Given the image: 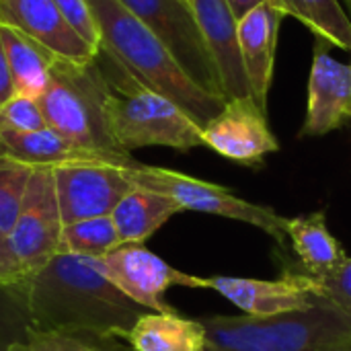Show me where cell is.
<instances>
[{
	"instance_id": "1",
	"label": "cell",
	"mask_w": 351,
	"mask_h": 351,
	"mask_svg": "<svg viewBox=\"0 0 351 351\" xmlns=\"http://www.w3.org/2000/svg\"><path fill=\"white\" fill-rule=\"evenodd\" d=\"M23 284L35 331H88L121 339L148 313L117 290L93 257L58 253Z\"/></svg>"
},
{
	"instance_id": "2",
	"label": "cell",
	"mask_w": 351,
	"mask_h": 351,
	"mask_svg": "<svg viewBox=\"0 0 351 351\" xmlns=\"http://www.w3.org/2000/svg\"><path fill=\"white\" fill-rule=\"evenodd\" d=\"M101 33V47L119 60L140 82L175 101L202 128L224 107V99L199 88L160 39L119 0H88Z\"/></svg>"
},
{
	"instance_id": "3",
	"label": "cell",
	"mask_w": 351,
	"mask_h": 351,
	"mask_svg": "<svg viewBox=\"0 0 351 351\" xmlns=\"http://www.w3.org/2000/svg\"><path fill=\"white\" fill-rule=\"evenodd\" d=\"M97 62L111 88L109 123L123 152L146 146L187 152L204 146V128L175 101L140 82L105 47H99Z\"/></svg>"
},
{
	"instance_id": "4",
	"label": "cell",
	"mask_w": 351,
	"mask_h": 351,
	"mask_svg": "<svg viewBox=\"0 0 351 351\" xmlns=\"http://www.w3.org/2000/svg\"><path fill=\"white\" fill-rule=\"evenodd\" d=\"M204 351H325L351 339V317L319 298L276 317H208Z\"/></svg>"
},
{
	"instance_id": "5",
	"label": "cell",
	"mask_w": 351,
	"mask_h": 351,
	"mask_svg": "<svg viewBox=\"0 0 351 351\" xmlns=\"http://www.w3.org/2000/svg\"><path fill=\"white\" fill-rule=\"evenodd\" d=\"M109 99L111 88L97 56L86 62L58 58L51 66L49 82L39 97V105L47 125L76 146L119 160L134 158L113 138Z\"/></svg>"
},
{
	"instance_id": "6",
	"label": "cell",
	"mask_w": 351,
	"mask_h": 351,
	"mask_svg": "<svg viewBox=\"0 0 351 351\" xmlns=\"http://www.w3.org/2000/svg\"><path fill=\"white\" fill-rule=\"evenodd\" d=\"M123 171L128 179L132 181V185L167 195L183 212L189 210V212L214 214V216H222L228 220L245 222L249 226H255L267 232L278 243H286L288 218L280 216L274 208L259 206V204L239 197L228 187H222L204 179H195L179 171L150 167L138 160L128 165Z\"/></svg>"
},
{
	"instance_id": "7",
	"label": "cell",
	"mask_w": 351,
	"mask_h": 351,
	"mask_svg": "<svg viewBox=\"0 0 351 351\" xmlns=\"http://www.w3.org/2000/svg\"><path fill=\"white\" fill-rule=\"evenodd\" d=\"M171 51L181 70L212 97L224 99L222 82L189 0H119Z\"/></svg>"
},
{
	"instance_id": "8",
	"label": "cell",
	"mask_w": 351,
	"mask_h": 351,
	"mask_svg": "<svg viewBox=\"0 0 351 351\" xmlns=\"http://www.w3.org/2000/svg\"><path fill=\"white\" fill-rule=\"evenodd\" d=\"M99 261L107 280L150 313H177L165 298L171 288L208 290V278L189 276L169 265L140 243H123Z\"/></svg>"
},
{
	"instance_id": "9",
	"label": "cell",
	"mask_w": 351,
	"mask_h": 351,
	"mask_svg": "<svg viewBox=\"0 0 351 351\" xmlns=\"http://www.w3.org/2000/svg\"><path fill=\"white\" fill-rule=\"evenodd\" d=\"M62 214L51 167H35L19 218L8 234L10 251L21 271L31 276L62 253Z\"/></svg>"
},
{
	"instance_id": "10",
	"label": "cell",
	"mask_w": 351,
	"mask_h": 351,
	"mask_svg": "<svg viewBox=\"0 0 351 351\" xmlns=\"http://www.w3.org/2000/svg\"><path fill=\"white\" fill-rule=\"evenodd\" d=\"M204 146L245 167H259L267 154L280 150L267 111L251 97L224 103L222 111L204 125Z\"/></svg>"
},
{
	"instance_id": "11",
	"label": "cell",
	"mask_w": 351,
	"mask_h": 351,
	"mask_svg": "<svg viewBox=\"0 0 351 351\" xmlns=\"http://www.w3.org/2000/svg\"><path fill=\"white\" fill-rule=\"evenodd\" d=\"M123 169L105 162L53 167L62 222L111 216L119 199L134 187Z\"/></svg>"
},
{
	"instance_id": "12",
	"label": "cell",
	"mask_w": 351,
	"mask_h": 351,
	"mask_svg": "<svg viewBox=\"0 0 351 351\" xmlns=\"http://www.w3.org/2000/svg\"><path fill=\"white\" fill-rule=\"evenodd\" d=\"M208 290L218 292L249 317H276L304 311L319 300L317 286L304 271H284L276 280L216 276L208 278Z\"/></svg>"
},
{
	"instance_id": "13",
	"label": "cell",
	"mask_w": 351,
	"mask_h": 351,
	"mask_svg": "<svg viewBox=\"0 0 351 351\" xmlns=\"http://www.w3.org/2000/svg\"><path fill=\"white\" fill-rule=\"evenodd\" d=\"M351 117V66L335 60L323 43L315 45L308 78V105L302 138H319Z\"/></svg>"
},
{
	"instance_id": "14",
	"label": "cell",
	"mask_w": 351,
	"mask_h": 351,
	"mask_svg": "<svg viewBox=\"0 0 351 351\" xmlns=\"http://www.w3.org/2000/svg\"><path fill=\"white\" fill-rule=\"evenodd\" d=\"M0 25L19 29L62 60L86 62L97 56L53 0H0Z\"/></svg>"
},
{
	"instance_id": "15",
	"label": "cell",
	"mask_w": 351,
	"mask_h": 351,
	"mask_svg": "<svg viewBox=\"0 0 351 351\" xmlns=\"http://www.w3.org/2000/svg\"><path fill=\"white\" fill-rule=\"evenodd\" d=\"M214 64L220 74L222 93L228 99L251 97V86L247 80L241 43H239V19L230 10L226 0H189Z\"/></svg>"
},
{
	"instance_id": "16",
	"label": "cell",
	"mask_w": 351,
	"mask_h": 351,
	"mask_svg": "<svg viewBox=\"0 0 351 351\" xmlns=\"http://www.w3.org/2000/svg\"><path fill=\"white\" fill-rule=\"evenodd\" d=\"M282 19L284 12L271 2H263L239 19V43L251 86V99L263 111H267Z\"/></svg>"
},
{
	"instance_id": "17",
	"label": "cell",
	"mask_w": 351,
	"mask_h": 351,
	"mask_svg": "<svg viewBox=\"0 0 351 351\" xmlns=\"http://www.w3.org/2000/svg\"><path fill=\"white\" fill-rule=\"evenodd\" d=\"M4 144V156L31 165V167H64V165H88V162H105L128 167L136 158L119 160L107 154H99L76 146L49 125L29 134H0Z\"/></svg>"
},
{
	"instance_id": "18",
	"label": "cell",
	"mask_w": 351,
	"mask_h": 351,
	"mask_svg": "<svg viewBox=\"0 0 351 351\" xmlns=\"http://www.w3.org/2000/svg\"><path fill=\"white\" fill-rule=\"evenodd\" d=\"M134 351H204L206 327L179 313H144L121 337Z\"/></svg>"
},
{
	"instance_id": "19",
	"label": "cell",
	"mask_w": 351,
	"mask_h": 351,
	"mask_svg": "<svg viewBox=\"0 0 351 351\" xmlns=\"http://www.w3.org/2000/svg\"><path fill=\"white\" fill-rule=\"evenodd\" d=\"M286 239L292 243V249L300 259L304 274H308L311 278H321L333 271L348 257L337 237L329 230L325 212L288 218Z\"/></svg>"
},
{
	"instance_id": "20",
	"label": "cell",
	"mask_w": 351,
	"mask_h": 351,
	"mask_svg": "<svg viewBox=\"0 0 351 351\" xmlns=\"http://www.w3.org/2000/svg\"><path fill=\"white\" fill-rule=\"evenodd\" d=\"M181 212L183 210L167 195L134 185L113 208L111 218L121 239V245H144L160 226H165L173 216Z\"/></svg>"
},
{
	"instance_id": "21",
	"label": "cell",
	"mask_w": 351,
	"mask_h": 351,
	"mask_svg": "<svg viewBox=\"0 0 351 351\" xmlns=\"http://www.w3.org/2000/svg\"><path fill=\"white\" fill-rule=\"evenodd\" d=\"M0 35L4 41L16 93L39 99L49 82L51 66L58 60V56H53L49 49L39 45L19 29L0 25Z\"/></svg>"
},
{
	"instance_id": "22",
	"label": "cell",
	"mask_w": 351,
	"mask_h": 351,
	"mask_svg": "<svg viewBox=\"0 0 351 351\" xmlns=\"http://www.w3.org/2000/svg\"><path fill=\"white\" fill-rule=\"evenodd\" d=\"M284 16H294L319 39L351 51V21L339 0H271Z\"/></svg>"
},
{
	"instance_id": "23",
	"label": "cell",
	"mask_w": 351,
	"mask_h": 351,
	"mask_svg": "<svg viewBox=\"0 0 351 351\" xmlns=\"http://www.w3.org/2000/svg\"><path fill=\"white\" fill-rule=\"evenodd\" d=\"M121 245L111 216H97L64 224L62 253L101 259Z\"/></svg>"
},
{
	"instance_id": "24",
	"label": "cell",
	"mask_w": 351,
	"mask_h": 351,
	"mask_svg": "<svg viewBox=\"0 0 351 351\" xmlns=\"http://www.w3.org/2000/svg\"><path fill=\"white\" fill-rule=\"evenodd\" d=\"M33 321L25 284H0V351H12L29 341Z\"/></svg>"
},
{
	"instance_id": "25",
	"label": "cell",
	"mask_w": 351,
	"mask_h": 351,
	"mask_svg": "<svg viewBox=\"0 0 351 351\" xmlns=\"http://www.w3.org/2000/svg\"><path fill=\"white\" fill-rule=\"evenodd\" d=\"M12 351H128L117 337L88 331H31L29 341Z\"/></svg>"
},
{
	"instance_id": "26",
	"label": "cell",
	"mask_w": 351,
	"mask_h": 351,
	"mask_svg": "<svg viewBox=\"0 0 351 351\" xmlns=\"http://www.w3.org/2000/svg\"><path fill=\"white\" fill-rule=\"evenodd\" d=\"M33 169L8 156L0 158V234L6 239L19 218Z\"/></svg>"
},
{
	"instance_id": "27",
	"label": "cell",
	"mask_w": 351,
	"mask_h": 351,
	"mask_svg": "<svg viewBox=\"0 0 351 351\" xmlns=\"http://www.w3.org/2000/svg\"><path fill=\"white\" fill-rule=\"evenodd\" d=\"M47 128L39 99L14 95L0 107V134H29Z\"/></svg>"
},
{
	"instance_id": "28",
	"label": "cell",
	"mask_w": 351,
	"mask_h": 351,
	"mask_svg": "<svg viewBox=\"0 0 351 351\" xmlns=\"http://www.w3.org/2000/svg\"><path fill=\"white\" fill-rule=\"evenodd\" d=\"M319 298L329 300L331 304H335L337 308H341L343 313H348L351 317V257L348 255L346 261L335 267L333 271L321 276V278H313Z\"/></svg>"
},
{
	"instance_id": "29",
	"label": "cell",
	"mask_w": 351,
	"mask_h": 351,
	"mask_svg": "<svg viewBox=\"0 0 351 351\" xmlns=\"http://www.w3.org/2000/svg\"><path fill=\"white\" fill-rule=\"evenodd\" d=\"M64 19L70 23V27L93 47L99 51L101 47V33L99 25L95 21V14L90 10L88 0H53Z\"/></svg>"
},
{
	"instance_id": "30",
	"label": "cell",
	"mask_w": 351,
	"mask_h": 351,
	"mask_svg": "<svg viewBox=\"0 0 351 351\" xmlns=\"http://www.w3.org/2000/svg\"><path fill=\"white\" fill-rule=\"evenodd\" d=\"M23 280H25V274L21 271V267L10 251L8 239L4 234H0V284H19Z\"/></svg>"
},
{
	"instance_id": "31",
	"label": "cell",
	"mask_w": 351,
	"mask_h": 351,
	"mask_svg": "<svg viewBox=\"0 0 351 351\" xmlns=\"http://www.w3.org/2000/svg\"><path fill=\"white\" fill-rule=\"evenodd\" d=\"M14 95H16V86H14V78H12L10 66H8L4 41H2V35H0V107L4 103H8Z\"/></svg>"
},
{
	"instance_id": "32",
	"label": "cell",
	"mask_w": 351,
	"mask_h": 351,
	"mask_svg": "<svg viewBox=\"0 0 351 351\" xmlns=\"http://www.w3.org/2000/svg\"><path fill=\"white\" fill-rule=\"evenodd\" d=\"M230 10L234 12L237 19H243L249 10H253L255 6L263 4V2H269V0H226Z\"/></svg>"
},
{
	"instance_id": "33",
	"label": "cell",
	"mask_w": 351,
	"mask_h": 351,
	"mask_svg": "<svg viewBox=\"0 0 351 351\" xmlns=\"http://www.w3.org/2000/svg\"><path fill=\"white\" fill-rule=\"evenodd\" d=\"M325 351H351V339L341 341V343H337V346H333V348H329V350Z\"/></svg>"
},
{
	"instance_id": "34",
	"label": "cell",
	"mask_w": 351,
	"mask_h": 351,
	"mask_svg": "<svg viewBox=\"0 0 351 351\" xmlns=\"http://www.w3.org/2000/svg\"><path fill=\"white\" fill-rule=\"evenodd\" d=\"M0 158H4V144H2V136H0Z\"/></svg>"
},
{
	"instance_id": "35",
	"label": "cell",
	"mask_w": 351,
	"mask_h": 351,
	"mask_svg": "<svg viewBox=\"0 0 351 351\" xmlns=\"http://www.w3.org/2000/svg\"><path fill=\"white\" fill-rule=\"evenodd\" d=\"M346 2H348V6H350V8H351V0H346Z\"/></svg>"
},
{
	"instance_id": "36",
	"label": "cell",
	"mask_w": 351,
	"mask_h": 351,
	"mask_svg": "<svg viewBox=\"0 0 351 351\" xmlns=\"http://www.w3.org/2000/svg\"><path fill=\"white\" fill-rule=\"evenodd\" d=\"M269 2H271V0H269Z\"/></svg>"
}]
</instances>
